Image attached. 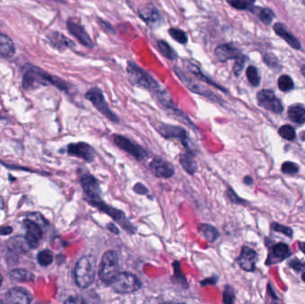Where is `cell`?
I'll list each match as a JSON object with an SVG mask.
<instances>
[{
  "instance_id": "1",
  "label": "cell",
  "mask_w": 305,
  "mask_h": 304,
  "mask_svg": "<svg viewBox=\"0 0 305 304\" xmlns=\"http://www.w3.org/2000/svg\"><path fill=\"white\" fill-rule=\"evenodd\" d=\"M96 277V259L93 256H83L74 269V278L79 287L87 288Z\"/></svg>"
},
{
  "instance_id": "2",
  "label": "cell",
  "mask_w": 305,
  "mask_h": 304,
  "mask_svg": "<svg viewBox=\"0 0 305 304\" xmlns=\"http://www.w3.org/2000/svg\"><path fill=\"white\" fill-rule=\"evenodd\" d=\"M127 72L130 78V81L133 85L143 87L146 90L157 93L160 91V85L155 81L150 74L146 73L139 65L133 62H129L127 66Z\"/></svg>"
},
{
  "instance_id": "3",
  "label": "cell",
  "mask_w": 305,
  "mask_h": 304,
  "mask_svg": "<svg viewBox=\"0 0 305 304\" xmlns=\"http://www.w3.org/2000/svg\"><path fill=\"white\" fill-rule=\"evenodd\" d=\"M119 272V259L116 251L113 250L106 251L102 257L101 263L99 266V278L102 282L109 285Z\"/></svg>"
},
{
  "instance_id": "4",
  "label": "cell",
  "mask_w": 305,
  "mask_h": 304,
  "mask_svg": "<svg viewBox=\"0 0 305 304\" xmlns=\"http://www.w3.org/2000/svg\"><path fill=\"white\" fill-rule=\"evenodd\" d=\"M109 286L113 292L121 295L135 293L141 288V282L135 275L129 272H119Z\"/></svg>"
},
{
  "instance_id": "5",
  "label": "cell",
  "mask_w": 305,
  "mask_h": 304,
  "mask_svg": "<svg viewBox=\"0 0 305 304\" xmlns=\"http://www.w3.org/2000/svg\"><path fill=\"white\" fill-rule=\"evenodd\" d=\"M85 97L91 102L93 106L97 108V111L101 112L103 115L106 116L108 120L115 123L119 122L118 116L109 108L103 93L98 87H92L91 89H89Z\"/></svg>"
},
{
  "instance_id": "6",
  "label": "cell",
  "mask_w": 305,
  "mask_h": 304,
  "mask_svg": "<svg viewBox=\"0 0 305 304\" xmlns=\"http://www.w3.org/2000/svg\"><path fill=\"white\" fill-rule=\"evenodd\" d=\"M81 183L87 201L92 206H96L97 203L103 201L101 199V190L96 178L89 173L83 174L81 177Z\"/></svg>"
},
{
  "instance_id": "7",
  "label": "cell",
  "mask_w": 305,
  "mask_h": 304,
  "mask_svg": "<svg viewBox=\"0 0 305 304\" xmlns=\"http://www.w3.org/2000/svg\"><path fill=\"white\" fill-rule=\"evenodd\" d=\"M55 80V76L48 74L38 68L32 67L25 73L24 78H23V87L25 89L29 90L35 87L37 84H42V85L52 84L54 85Z\"/></svg>"
},
{
  "instance_id": "8",
  "label": "cell",
  "mask_w": 305,
  "mask_h": 304,
  "mask_svg": "<svg viewBox=\"0 0 305 304\" xmlns=\"http://www.w3.org/2000/svg\"><path fill=\"white\" fill-rule=\"evenodd\" d=\"M155 129L159 132V134L166 139L179 140V142L189 150V152L191 153V149L189 148V137L187 134V131H185V129L182 127L159 123L158 125L155 126Z\"/></svg>"
},
{
  "instance_id": "9",
  "label": "cell",
  "mask_w": 305,
  "mask_h": 304,
  "mask_svg": "<svg viewBox=\"0 0 305 304\" xmlns=\"http://www.w3.org/2000/svg\"><path fill=\"white\" fill-rule=\"evenodd\" d=\"M113 142L117 146H119V148L132 155L138 161L145 159L148 155L146 150L144 149L141 145L136 144L135 142L131 141L123 136H113Z\"/></svg>"
},
{
  "instance_id": "10",
  "label": "cell",
  "mask_w": 305,
  "mask_h": 304,
  "mask_svg": "<svg viewBox=\"0 0 305 304\" xmlns=\"http://www.w3.org/2000/svg\"><path fill=\"white\" fill-rule=\"evenodd\" d=\"M174 72L177 74V76L179 78V80L182 82L186 87L189 88V90L194 92L198 95H202L203 97H207L211 100H214V101L218 100V97H215L213 92L209 91L206 88L202 87L200 84L194 80H192L191 78H189L183 71H181L179 68L175 67Z\"/></svg>"
},
{
  "instance_id": "11",
  "label": "cell",
  "mask_w": 305,
  "mask_h": 304,
  "mask_svg": "<svg viewBox=\"0 0 305 304\" xmlns=\"http://www.w3.org/2000/svg\"><path fill=\"white\" fill-rule=\"evenodd\" d=\"M67 152L69 155L81 158L88 163H91L96 158V151L91 145L85 142L70 144L68 145Z\"/></svg>"
},
{
  "instance_id": "12",
  "label": "cell",
  "mask_w": 305,
  "mask_h": 304,
  "mask_svg": "<svg viewBox=\"0 0 305 304\" xmlns=\"http://www.w3.org/2000/svg\"><path fill=\"white\" fill-rule=\"evenodd\" d=\"M257 100L261 107L267 110L280 113L283 111L281 102L277 98L274 92L271 90H262L257 95Z\"/></svg>"
},
{
  "instance_id": "13",
  "label": "cell",
  "mask_w": 305,
  "mask_h": 304,
  "mask_svg": "<svg viewBox=\"0 0 305 304\" xmlns=\"http://www.w3.org/2000/svg\"><path fill=\"white\" fill-rule=\"evenodd\" d=\"M150 168L155 177L162 179L171 178L175 173L173 166L162 157H155L151 162Z\"/></svg>"
},
{
  "instance_id": "14",
  "label": "cell",
  "mask_w": 305,
  "mask_h": 304,
  "mask_svg": "<svg viewBox=\"0 0 305 304\" xmlns=\"http://www.w3.org/2000/svg\"><path fill=\"white\" fill-rule=\"evenodd\" d=\"M24 224H25V229H26L25 239L28 243L29 248L33 249V248L39 247V242L41 240L42 235H43L42 227L28 219L25 220Z\"/></svg>"
},
{
  "instance_id": "15",
  "label": "cell",
  "mask_w": 305,
  "mask_h": 304,
  "mask_svg": "<svg viewBox=\"0 0 305 304\" xmlns=\"http://www.w3.org/2000/svg\"><path fill=\"white\" fill-rule=\"evenodd\" d=\"M69 32L73 35L76 39L86 48H93L92 39H90L85 28L75 20L69 19L67 22Z\"/></svg>"
},
{
  "instance_id": "16",
  "label": "cell",
  "mask_w": 305,
  "mask_h": 304,
  "mask_svg": "<svg viewBox=\"0 0 305 304\" xmlns=\"http://www.w3.org/2000/svg\"><path fill=\"white\" fill-rule=\"evenodd\" d=\"M237 261L244 271H254L257 261V253L252 248L244 247L241 251V254Z\"/></svg>"
},
{
  "instance_id": "17",
  "label": "cell",
  "mask_w": 305,
  "mask_h": 304,
  "mask_svg": "<svg viewBox=\"0 0 305 304\" xmlns=\"http://www.w3.org/2000/svg\"><path fill=\"white\" fill-rule=\"evenodd\" d=\"M5 299L10 304H28L32 301V296L25 288L14 287L7 292Z\"/></svg>"
},
{
  "instance_id": "18",
  "label": "cell",
  "mask_w": 305,
  "mask_h": 304,
  "mask_svg": "<svg viewBox=\"0 0 305 304\" xmlns=\"http://www.w3.org/2000/svg\"><path fill=\"white\" fill-rule=\"evenodd\" d=\"M215 55L220 61L226 62L231 59L236 60L243 55L232 44H223L215 49Z\"/></svg>"
},
{
  "instance_id": "19",
  "label": "cell",
  "mask_w": 305,
  "mask_h": 304,
  "mask_svg": "<svg viewBox=\"0 0 305 304\" xmlns=\"http://www.w3.org/2000/svg\"><path fill=\"white\" fill-rule=\"evenodd\" d=\"M139 15L147 25H154L160 21V14L155 6L150 4L141 5L139 8Z\"/></svg>"
},
{
  "instance_id": "20",
  "label": "cell",
  "mask_w": 305,
  "mask_h": 304,
  "mask_svg": "<svg viewBox=\"0 0 305 304\" xmlns=\"http://www.w3.org/2000/svg\"><path fill=\"white\" fill-rule=\"evenodd\" d=\"M50 42L53 45L54 48L58 50H64L66 49H71L74 47V43L71 39L66 38L64 35L60 32H53L49 35Z\"/></svg>"
},
{
  "instance_id": "21",
  "label": "cell",
  "mask_w": 305,
  "mask_h": 304,
  "mask_svg": "<svg viewBox=\"0 0 305 304\" xmlns=\"http://www.w3.org/2000/svg\"><path fill=\"white\" fill-rule=\"evenodd\" d=\"M274 29H275V32L277 35H279L282 39H285L292 48H294L295 49H300V42L290 32L287 31V29L285 28L284 25H281V24H277L274 26Z\"/></svg>"
},
{
  "instance_id": "22",
  "label": "cell",
  "mask_w": 305,
  "mask_h": 304,
  "mask_svg": "<svg viewBox=\"0 0 305 304\" xmlns=\"http://www.w3.org/2000/svg\"><path fill=\"white\" fill-rule=\"evenodd\" d=\"M198 232L200 236L209 243H214L220 237L218 229L209 224H200Z\"/></svg>"
},
{
  "instance_id": "23",
  "label": "cell",
  "mask_w": 305,
  "mask_h": 304,
  "mask_svg": "<svg viewBox=\"0 0 305 304\" xmlns=\"http://www.w3.org/2000/svg\"><path fill=\"white\" fill-rule=\"evenodd\" d=\"M15 45L9 37L0 33V55L5 57H10L15 54Z\"/></svg>"
},
{
  "instance_id": "24",
  "label": "cell",
  "mask_w": 305,
  "mask_h": 304,
  "mask_svg": "<svg viewBox=\"0 0 305 304\" xmlns=\"http://www.w3.org/2000/svg\"><path fill=\"white\" fill-rule=\"evenodd\" d=\"M179 164L182 166V168L190 175H194L197 169V165L194 161V155H192L190 152H189V154L180 155Z\"/></svg>"
},
{
  "instance_id": "25",
  "label": "cell",
  "mask_w": 305,
  "mask_h": 304,
  "mask_svg": "<svg viewBox=\"0 0 305 304\" xmlns=\"http://www.w3.org/2000/svg\"><path fill=\"white\" fill-rule=\"evenodd\" d=\"M7 247L11 251L17 252H25L29 248L25 237H16L10 239L9 242L7 243Z\"/></svg>"
},
{
  "instance_id": "26",
  "label": "cell",
  "mask_w": 305,
  "mask_h": 304,
  "mask_svg": "<svg viewBox=\"0 0 305 304\" xmlns=\"http://www.w3.org/2000/svg\"><path fill=\"white\" fill-rule=\"evenodd\" d=\"M288 117L291 121L297 124H303L305 122V109L304 107L296 106L291 107L288 110Z\"/></svg>"
},
{
  "instance_id": "27",
  "label": "cell",
  "mask_w": 305,
  "mask_h": 304,
  "mask_svg": "<svg viewBox=\"0 0 305 304\" xmlns=\"http://www.w3.org/2000/svg\"><path fill=\"white\" fill-rule=\"evenodd\" d=\"M186 67L188 68L189 70V72L191 73H193L194 76L197 78V79H199L200 81H203V83H207V84H210V85H213V86H215V87H218V88L224 91V88L221 87V86H219L218 84H216V83L212 82L209 78L204 76L203 73L201 72V70H200L195 64H194V63H190V62H187Z\"/></svg>"
},
{
  "instance_id": "28",
  "label": "cell",
  "mask_w": 305,
  "mask_h": 304,
  "mask_svg": "<svg viewBox=\"0 0 305 304\" xmlns=\"http://www.w3.org/2000/svg\"><path fill=\"white\" fill-rule=\"evenodd\" d=\"M9 277L14 281L28 282L34 279V275L29 271L25 270H13L9 273Z\"/></svg>"
},
{
  "instance_id": "29",
  "label": "cell",
  "mask_w": 305,
  "mask_h": 304,
  "mask_svg": "<svg viewBox=\"0 0 305 304\" xmlns=\"http://www.w3.org/2000/svg\"><path fill=\"white\" fill-rule=\"evenodd\" d=\"M272 254L277 261H283L290 255L289 247L286 244H277L272 249Z\"/></svg>"
},
{
  "instance_id": "30",
  "label": "cell",
  "mask_w": 305,
  "mask_h": 304,
  "mask_svg": "<svg viewBox=\"0 0 305 304\" xmlns=\"http://www.w3.org/2000/svg\"><path fill=\"white\" fill-rule=\"evenodd\" d=\"M157 46H158V49L160 50L161 53L165 57L168 58L169 60H174L177 57V54L174 50L171 49V47L169 46V44L166 43L164 40L158 41Z\"/></svg>"
},
{
  "instance_id": "31",
  "label": "cell",
  "mask_w": 305,
  "mask_h": 304,
  "mask_svg": "<svg viewBox=\"0 0 305 304\" xmlns=\"http://www.w3.org/2000/svg\"><path fill=\"white\" fill-rule=\"evenodd\" d=\"M229 5L238 10L251 9L254 0H228Z\"/></svg>"
},
{
  "instance_id": "32",
  "label": "cell",
  "mask_w": 305,
  "mask_h": 304,
  "mask_svg": "<svg viewBox=\"0 0 305 304\" xmlns=\"http://www.w3.org/2000/svg\"><path fill=\"white\" fill-rule=\"evenodd\" d=\"M169 33L171 38L176 40L177 42L180 44L188 43V36L185 33L182 29H177V28H170L169 30Z\"/></svg>"
},
{
  "instance_id": "33",
  "label": "cell",
  "mask_w": 305,
  "mask_h": 304,
  "mask_svg": "<svg viewBox=\"0 0 305 304\" xmlns=\"http://www.w3.org/2000/svg\"><path fill=\"white\" fill-rule=\"evenodd\" d=\"M278 87L280 90L284 92H288L294 88V83L289 76L282 75L278 79Z\"/></svg>"
},
{
  "instance_id": "34",
  "label": "cell",
  "mask_w": 305,
  "mask_h": 304,
  "mask_svg": "<svg viewBox=\"0 0 305 304\" xmlns=\"http://www.w3.org/2000/svg\"><path fill=\"white\" fill-rule=\"evenodd\" d=\"M247 76L249 83H251L252 86L256 87L260 84V76L256 68L254 66H249L247 68Z\"/></svg>"
},
{
  "instance_id": "35",
  "label": "cell",
  "mask_w": 305,
  "mask_h": 304,
  "mask_svg": "<svg viewBox=\"0 0 305 304\" xmlns=\"http://www.w3.org/2000/svg\"><path fill=\"white\" fill-rule=\"evenodd\" d=\"M38 261L41 266H49L53 261V254L49 250H44L38 254Z\"/></svg>"
},
{
  "instance_id": "36",
  "label": "cell",
  "mask_w": 305,
  "mask_h": 304,
  "mask_svg": "<svg viewBox=\"0 0 305 304\" xmlns=\"http://www.w3.org/2000/svg\"><path fill=\"white\" fill-rule=\"evenodd\" d=\"M173 267H174V276H173V279H174L175 282L178 281L179 282L178 284H180V285L184 284L186 285V287H188V282H187V279H186V277H185L183 273H182V271L180 269L179 262L175 261L174 263H173Z\"/></svg>"
},
{
  "instance_id": "37",
  "label": "cell",
  "mask_w": 305,
  "mask_h": 304,
  "mask_svg": "<svg viewBox=\"0 0 305 304\" xmlns=\"http://www.w3.org/2000/svg\"><path fill=\"white\" fill-rule=\"evenodd\" d=\"M279 134L285 139L293 140L296 138V131L290 125H284L279 129Z\"/></svg>"
},
{
  "instance_id": "38",
  "label": "cell",
  "mask_w": 305,
  "mask_h": 304,
  "mask_svg": "<svg viewBox=\"0 0 305 304\" xmlns=\"http://www.w3.org/2000/svg\"><path fill=\"white\" fill-rule=\"evenodd\" d=\"M27 219L31 221L35 222L36 224H38L39 226L42 227H48L49 225V222L47 221L43 216L39 213H30L27 215Z\"/></svg>"
},
{
  "instance_id": "39",
  "label": "cell",
  "mask_w": 305,
  "mask_h": 304,
  "mask_svg": "<svg viewBox=\"0 0 305 304\" xmlns=\"http://www.w3.org/2000/svg\"><path fill=\"white\" fill-rule=\"evenodd\" d=\"M273 18H274V14L271 10L267 9V8H263V9L261 10L260 19L264 25H270Z\"/></svg>"
},
{
  "instance_id": "40",
  "label": "cell",
  "mask_w": 305,
  "mask_h": 304,
  "mask_svg": "<svg viewBox=\"0 0 305 304\" xmlns=\"http://www.w3.org/2000/svg\"><path fill=\"white\" fill-rule=\"evenodd\" d=\"M235 301V294L233 291L232 287L226 286V289L224 290L223 293V303L224 304H233Z\"/></svg>"
},
{
  "instance_id": "41",
  "label": "cell",
  "mask_w": 305,
  "mask_h": 304,
  "mask_svg": "<svg viewBox=\"0 0 305 304\" xmlns=\"http://www.w3.org/2000/svg\"><path fill=\"white\" fill-rule=\"evenodd\" d=\"M298 169H299L298 166L296 164L291 163V162H286L282 165V171L285 173L289 174V175L297 173Z\"/></svg>"
},
{
  "instance_id": "42",
  "label": "cell",
  "mask_w": 305,
  "mask_h": 304,
  "mask_svg": "<svg viewBox=\"0 0 305 304\" xmlns=\"http://www.w3.org/2000/svg\"><path fill=\"white\" fill-rule=\"evenodd\" d=\"M246 60L247 59L244 55H241L240 57L236 59V63H235V66H234V73L237 76H238L242 72L243 68H244V65L246 63Z\"/></svg>"
},
{
  "instance_id": "43",
  "label": "cell",
  "mask_w": 305,
  "mask_h": 304,
  "mask_svg": "<svg viewBox=\"0 0 305 304\" xmlns=\"http://www.w3.org/2000/svg\"><path fill=\"white\" fill-rule=\"evenodd\" d=\"M272 228L275 231L280 232L282 234H285L287 237H292L293 236V231L288 227H285V226H282V225H279V224H273L272 225Z\"/></svg>"
},
{
  "instance_id": "44",
  "label": "cell",
  "mask_w": 305,
  "mask_h": 304,
  "mask_svg": "<svg viewBox=\"0 0 305 304\" xmlns=\"http://www.w3.org/2000/svg\"><path fill=\"white\" fill-rule=\"evenodd\" d=\"M133 190H134V192L139 193V194H141V195H145V194L148 193L147 189L145 188L143 184L141 183L136 184L135 186H134V188H133Z\"/></svg>"
},
{
  "instance_id": "45",
  "label": "cell",
  "mask_w": 305,
  "mask_h": 304,
  "mask_svg": "<svg viewBox=\"0 0 305 304\" xmlns=\"http://www.w3.org/2000/svg\"><path fill=\"white\" fill-rule=\"evenodd\" d=\"M228 196L229 197V199L231 200V202H233V203H240V202H243L242 200L237 197V194L233 192L232 189H228Z\"/></svg>"
},
{
  "instance_id": "46",
  "label": "cell",
  "mask_w": 305,
  "mask_h": 304,
  "mask_svg": "<svg viewBox=\"0 0 305 304\" xmlns=\"http://www.w3.org/2000/svg\"><path fill=\"white\" fill-rule=\"evenodd\" d=\"M216 281H217V278L213 276V277H211V278L203 280V281L201 282V284H202V285H214L216 283Z\"/></svg>"
},
{
  "instance_id": "47",
  "label": "cell",
  "mask_w": 305,
  "mask_h": 304,
  "mask_svg": "<svg viewBox=\"0 0 305 304\" xmlns=\"http://www.w3.org/2000/svg\"><path fill=\"white\" fill-rule=\"evenodd\" d=\"M12 227H0V235L5 236V235H9L12 233Z\"/></svg>"
},
{
  "instance_id": "48",
  "label": "cell",
  "mask_w": 305,
  "mask_h": 304,
  "mask_svg": "<svg viewBox=\"0 0 305 304\" xmlns=\"http://www.w3.org/2000/svg\"><path fill=\"white\" fill-rule=\"evenodd\" d=\"M66 304H81L84 303L83 300H79V297H70L67 301H65Z\"/></svg>"
},
{
  "instance_id": "49",
  "label": "cell",
  "mask_w": 305,
  "mask_h": 304,
  "mask_svg": "<svg viewBox=\"0 0 305 304\" xmlns=\"http://www.w3.org/2000/svg\"><path fill=\"white\" fill-rule=\"evenodd\" d=\"M107 228L110 230V231L112 232L113 234H119V229L117 228L116 226H114L112 223H109L108 225H107Z\"/></svg>"
},
{
  "instance_id": "50",
  "label": "cell",
  "mask_w": 305,
  "mask_h": 304,
  "mask_svg": "<svg viewBox=\"0 0 305 304\" xmlns=\"http://www.w3.org/2000/svg\"><path fill=\"white\" fill-rule=\"evenodd\" d=\"M244 182L247 184V185H252V182H253V180H252V178H251V177L247 176V177H246V178L244 179Z\"/></svg>"
},
{
  "instance_id": "51",
  "label": "cell",
  "mask_w": 305,
  "mask_h": 304,
  "mask_svg": "<svg viewBox=\"0 0 305 304\" xmlns=\"http://www.w3.org/2000/svg\"><path fill=\"white\" fill-rule=\"evenodd\" d=\"M299 247H300L301 251L305 253V243H300Z\"/></svg>"
},
{
  "instance_id": "52",
  "label": "cell",
  "mask_w": 305,
  "mask_h": 304,
  "mask_svg": "<svg viewBox=\"0 0 305 304\" xmlns=\"http://www.w3.org/2000/svg\"><path fill=\"white\" fill-rule=\"evenodd\" d=\"M4 207V201H3V199L0 197V208Z\"/></svg>"
},
{
  "instance_id": "53",
  "label": "cell",
  "mask_w": 305,
  "mask_h": 304,
  "mask_svg": "<svg viewBox=\"0 0 305 304\" xmlns=\"http://www.w3.org/2000/svg\"><path fill=\"white\" fill-rule=\"evenodd\" d=\"M302 72H303V74H304V76L305 77V65H304L303 68H302Z\"/></svg>"
},
{
  "instance_id": "54",
  "label": "cell",
  "mask_w": 305,
  "mask_h": 304,
  "mask_svg": "<svg viewBox=\"0 0 305 304\" xmlns=\"http://www.w3.org/2000/svg\"><path fill=\"white\" fill-rule=\"evenodd\" d=\"M2 281H3V277H2V276L0 274V285H2Z\"/></svg>"
},
{
  "instance_id": "55",
  "label": "cell",
  "mask_w": 305,
  "mask_h": 304,
  "mask_svg": "<svg viewBox=\"0 0 305 304\" xmlns=\"http://www.w3.org/2000/svg\"><path fill=\"white\" fill-rule=\"evenodd\" d=\"M303 279H304V281L305 282V273L303 275Z\"/></svg>"
},
{
  "instance_id": "56",
  "label": "cell",
  "mask_w": 305,
  "mask_h": 304,
  "mask_svg": "<svg viewBox=\"0 0 305 304\" xmlns=\"http://www.w3.org/2000/svg\"><path fill=\"white\" fill-rule=\"evenodd\" d=\"M304 2H305V0H304Z\"/></svg>"
}]
</instances>
